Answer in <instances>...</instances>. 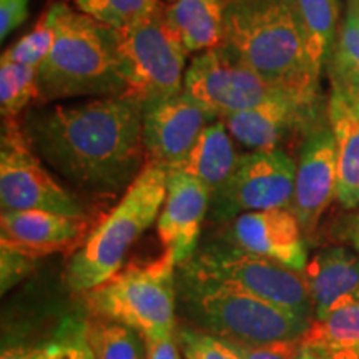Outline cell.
Segmentation results:
<instances>
[{
    "label": "cell",
    "mask_w": 359,
    "mask_h": 359,
    "mask_svg": "<svg viewBox=\"0 0 359 359\" xmlns=\"http://www.w3.org/2000/svg\"><path fill=\"white\" fill-rule=\"evenodd\" d=\"M20 122L43 163L88 195H123L148 161L143 102L133 95L37 105Z\"/></svg>",
    "instance_id": "6da1fadb"
},
{
    "label": "cell",
    "mask_w": 359,
    "mask_h": 359,
    "mask_svg": "<svg viewBox=\"0 0 359 359\" xmlns=\"http://www.w3.org/2000/svg\"><path fill=\"white\" fill-rule=\"evenodd\" d=\"M223 45L278 87L323 97L296 0H224Z\"/></svg>",
    "instance_id": "7a4b0ae2"
},
{
    "label": "cell",
    "mask_w": 359,
    "mask_h": 359,
    "mask_svg": "<svg viewBox=\"0 0 359 359\" xmlns=\"http://www.w3.org/2000/svg\"><path fill=\"white\" fill-rule=\"evenodd\" d=\"M55 42L39 67V100L48 105L77 97L107 98L128 95L118 58L116 30L102 24L64 0L48 6Z\"/></svg>",
    "instance_id": "3957f363"
},
{
    "label": "cell",
    "mask_w": 359,
    "mask_h": 359,
    "mask_svg": "<svg viewBox=\"0 0 359 359\" xmlns=\"http://www.w3.org/2000/svg\"><path fill=\"white\" fill-rule=\"evenodd\" d=\"M167 170L147 161L110 213L95 224L67 266L65 281L74 293L97 288L123 268L132 246L158 219L167 198Z\"/></svg>",
    "instance_id": "277c9868"
},
{
    "label": "cell",
    "mask_w": 359,
    "mask_h": 359,
    "mask_svg": "<svg viewBox=\"0 0 359 359\" xmlns=\"http://www.w3.org/2000/svg\"><path fill=\"white\" fill-rule=\"evenodd\" d=\"M182 302L198 330L233 343L266 344L299 339L309 320L223 283L183 271Z\"/></svg>",
    "instance_id": "5b68a950"
},
{
    "label": "cell",
    "mask_w": 359,
    "mask_h": 359,
    "mask_svg": "<svg viewBox=\"0 0 359 359\" xmlns=\"http://www.w3.org/2000/svg\"><path fill=\"white\" fill-rule=\"evenodd\" d=\"M175 268L177 263L168 251L150 262L123 266L109 281L83 293L88 311L133 327L142 336L175 334Z\"/></svg>",
    "instance_id": "8992f818"
},
{
    "label": "cell",
    "mask_w": 359,
    "mask_h": 359,
    "mask_svg": "<svg viewBox=\"0 0 359 359\" xmlns=\"http://www.w3.org/2000/svg\"><path fill=\"white\" fill-rule=\"evenodd\" d=\"M182 268L193 276L223 283L313 320V304L303 273L238 248L230 241L205 246Z\"/></svg>",
    "instance_id": "52a82bcc"
},
{
    "label": "cell",
    "mask_w": 359,
    "mask_h": 359,
    "mask_svg": "<svg viewBox=\"0 0 359 359\" xmlns=\"http://www.w3.org/2000/svg\"><path fill=\"white\" fill-rule=\"evenodd\" d=\"M116 39L128 95L145 102L182 92L188 50L167 24L165 6L155 15L116 30Z\"/></svg>",
    "instance_id": "ba28073f"
},
{
    "label": "cell",
    "mask_w": 359,
    "mask_h": 359,
    "mask_svg": "<svg viewBox=\"0 0 359 359\" xmlns=\"http://www.w3.org/2000/svg\"><path fill=\"white\" fill-rule=\"evenodd\" d=\"M0 206L2 212L45 210L88 215L77 196L62 187L27 140L22 122L2 118L0 138Z\"/></svg>",
    "instance_id": "9c48e42d"
},
{
    "label": "cell",
    "mask_w": 359,
    "mask_h": 359,
    "mask_svg": "<svg viewBox=\"0 0 359 359\" xmlns=\"http://www.w3.org/2000/svg\"><path fill=\"white\" fill-rule=\"evenodd\" d=\"M183 90L219 118L291 93L264 79L228 45L196 53L185 72Z\"/></svg>",
    "instance_id": "30bf717a"
},
{
    "label": "cell",
    "mask_w": 359,
    "mask_h": 359,
    "mask_svg": "<svg viewBox=\"0 0 359 359\" xmlns=\"http://www.w3.org/2000/svg\"><path fill=\"white\" fill-rule=\"evenodd\" d=\"M296 163L281 148L240 155L233 175L212 198V215L222 222L250 212L291 208Z\"/></svg>",
    "instance_id": "8fae6325"
},
{
    "label": "cell",
    "mask_w": 359,
    "mask_h": 359,
    "mask_svg": "<svg viewBox=\"0 0 359 359\" xmlns=\"http://www.w3.org/2000/svg\"><path fill=\"white\" fill-rule=\"evenodd\" d=\"M219 115L188 95L185 90L170 97L143 102V142L148 161L177 170L187 160L201 132Z\"/></svg>",
    "instance_id": "7c38bea8"
},
{
    "label": "cell",
    "mask_w": 359,
    "mask_h": 359,
    "mask_svg": "<svg viewBox=\"0 0 359 359\" xmlns=\"http://www.w3.org/2000/svg\"><path fill=\"white\" fill-rule=\"evenodd\" d=\"M228 132L250 150H275L290 135H306L327 118L323 98H303L285 93L255 107L222 116Z\"/></svg>",
    "instance_id": "4fadbf2b"
},
{
    "label": "cell",
    "mask_w": 359,
    "mask_h": 359,
    "mask_svg": "<svg viewBox=\"0 0 359 359\" xmlns=\"http://www.w3.org/2000/svg\"><path fill=\"white\" fill-rule=\"evenodd\" d=\"M97 223L88 215H65L45 210L2 212L0 246L20 257L37 259L60 251H77Z\"/></svg>",
    "instance_id": "5bb4252c"
},
{
    "label": "cell",
    "mask_w": 359,
    "mask_h": 359,
    "mask_svg": "<svg viewBox=\"0 0 359 359\" xmlns=\"http://www.w3.org/2000/svg\"><path fill=\"white\" fill-rule=\"evenodd\" d=\"M336 140L330 118H326L304 135L299 163L296 165L291 212L306 235L316 231L323 213L336 198Z\"/></svg>",
    "instance_id": "9a60e30c"
},
{
    "label": "cell",
    "mask_w": 359,
    "mask_h": 359,
    "mask_svg": "<svg viewBox=\"0 0 359 359\" xmlns=\"http://www.w3.org/2000/svg\"><path fill=\"white\" fill-rule=\"evenodd\" d=\"M210 203L212 196L203 183L180 170H168L167 198L156 219V233L177 266L187 264L198 251Z\"/></svg>",
    "instance_id": "2e32d148"
},
{
    "label": "cell",
    "mask_w": 359,
    "mask_h": 359,
    "mask_svg": "<svg viewBox=\"0 0 359 359\" xmlns=\"http://www.w3.org/2000/svg\"><path fill=\"white\" fill-rule=\"evenodd\" d=\"M226 241L299 273L308 264L303 228L291 208L250 212L233 218Z\"/></svg>",
    "instance_id": "e0dca14e"
},
{
    "label": "cell",
    "mask_w": 359,
    "mask_h": 359,
    "mask_svg": "<svg viewBox=\"0 0 359 359\" xmlns=\"http://www.w3.org/2000/svg\"><path fill=\"white\" fill-rule=\"evenodd\" d=\"M327 118L336 140V200L344 208L359 206V90L331 82Z\"/></svg>",
    "instance_id": "ac0fdd59"
},
{
    "label": "cell",
    "mask_w": 359,
    "mask_h": 359,
    "mask_svg": "<svg viewBox=\"0 0 359 359\" xmlns=\"http://www.w3.org/2000/svg\"><path fill=\"white\" fill-rule=\"evenodd\" d=\"M313 304V320L359 302V255L348 248H326L303 271Z\"/></svg>",
    "instance_id": "d6986e66"
},
{
    "label": "cell",
    "mask_w": 359,
    "mask_h": 359,
    "mask_svg": "<svg viewBox=\"0 0 359 359\" xmlns=\"http://www.w3.org/2000/svg\"><path fill=\"white\" fill-rule=\"evenodd\" d=\"M238 158L231 133L223 118H218L201 132L187 160L177 170L203 183L213 198L228 183Z\"/></svg>",
    "instance_id": "ffe728a7"
},
{
    "label": "cell",
    "mask_w": 359,
    "mask_h": 359,
    "mask_svg": "<svg viewBox=\"0 0 359 359\" xmlns=\"http://www.w3.org/2000/svg\"><path fill=\"white\" fill-rule=\"evenodd\" d=\"M165 19L188 53L224 43V0H170Z\"/></svg>",
    "instance_id": "44dd1931"
},
{
    "label": "cell",
    "mask_w": 359,
    "mask_h": 359,
    "mask_svg": "<svg viewBox=\"0 0 359 359\" xmlns=\"http://www.w3.org/2000/svg\"><path fill=\"white\" fill-rule=\"evenodd\" d=\"M299 344L321 359H359V302L314 318Z\"/></svg>",
    "instance_id": "7402d4cb"
},
{
    "label": "cell",
    "mask_w": 359,
    "mask_h": 359,
    "mask_svg": "<svg viewBox=\"0 0 359 359\" xmlns=\"http://www.w3.org/2000/svg\"><path fill=\"white\" fill-rule=\"evenodd\" d=\"M308 39L313 69L321 79L327 70L339 35V0H296Z\"/></svg>",
    "instance_id": "603a6c76"
},
{
    "label": "cell",
    "mask_w": 359,
    "mask_h": 359,
    "mask_svg": "<svg viewBox=\"0 0 359 359\" xmlns=\"http://www.w3.org/2000/svg\"><path fill=\"white\" fill-rule=\"evenodd\" d=\"M87 338L95 359H147L143 336L122 323L92 316L87 320Z\"/></svg>",
    "instance_id": "cb8c5ba5"
},
{
    "label": "cell",
    "mask_w": 359,
    "mask_h": 359,
    "mask_svg": "<svg viewBox=\"0 0 359 359\" xmlns=\"http://www.w3.org/2000/svg\"><path fill=\"white\" fill-rule=\"evenodd\" d=\"M326 72L331 82L359 87V0H348L346 15Z\"/></svg>",
    "instance_id": "d4e9b609"
},
{
    "label": "cell",
    "mask_w": 359,
    "mask_h": 359,
    "mask_svg": "<svg viewBox=\"0 0 359 359\" xmlns=\"http://www.w3.org/2000/svg\"><path fill=\"white\" fill-rule=\"evenodd\" d=\"M39 100L37 67L0 60V111L2 118H17L30 102Z\"/></svg>",
    "instance_id": "484cf974"
},
{
    "label": "cell",
    "mask_w": 359,
    "mask_h": 359,
    "mask_svg": "<svg viewBox=\"0 0 359 359\" xmlns=\"http://www.w3.org/2000/svg\"><path fill=\"white\" fill-rule=\"evenodd\" d=\"M80 12L120 30L155 15L165 4L160 0H74Z\"/></svg>",
    "instance_id": "4316f807"
},
{
    "label": "cell",
    "mask_w": 359,
    "mask_h": 359,
    "mask_svg": "<svg viewBox=\"0 0 359 359\" xmlns=\"http://www.w3.org/2000/svg\"><path fill=\"white\" fill-rule=\"evenodd\" d=\"M53 42H55V29H53L52 15L47 8L29 34H25L20 40L12 43L7 50H4L0 60L37 67L39 69L50 53Z\"/></svg>",
    "instance_id": "83f0119b"
},
{
    "label": "cell",
    "mask_w": 359,
    "mask_h": 359,
    "mask_svg": "<svg viewBox=\"0 0 359 359\" xmlns=\"http://www.w3.org/2000/svg\"><path fill=\"white\" fill-rule=\"evenodd\" d=\"M177 343L185 359H243L233 341L198 327H177Z\"/></svg>",
    "instance_id": "f1b7e54d"
},
{
    "label": "cell",
    "mask_w": 359,
    "mask_h": 359,
    "mask_svg": "<svg viewBox=\"0 0 359 359\" xmlns=\"http://www.w3.org/2000/svg\"><path fill=\"white\" fill-rule=\"evenodd\" d=\"M47 359H95L87 338V320L65 318L45 343Z\"/></svg>",
    "instance_id": "f546056e"
},
{
    "label": "cell",
    "mask_w": 359,
    "mask_h": 359,
    "mask_svg": "<svg viewBox=\"0 0 359 359\" xmlns=\"http://www.w3.org/2000/svg\"><path fill=\"white\" fill-rule=\"evenodd\" d=\"M243 359H298L302 353L299 339L278 341L266 344H241L235 343Z\"/></svg>",
    "instance_id": "4dcf8cb0"
},
{
    "label": "cell",
    "mask_w": 359,
    "mask_h": 359,
    "mask_svg": "<svg viewBox=\"0 0 359 359\" xmlns=\"http://www.w3.org/2000/svg\"><path fill=\"white\" fill-rule=\"evenodd\" d=\"M29 17V0H0V40H6Z\"/></svg>",
    "instance_id": "1f68e13d"
},
{
    "label": "cell",
    "mask_w": 359,
    "mask_h": 359,
    "mask_svg": "<svg viewBox=\"0 0 359 359\" xmlns=\"http://www.w3.org/2000/svg\"><path fill=\"white\" fill-rule=\"evenodd\" d=\"M147 344V359H178L177 333L165 338H150L143 336Z\"/></svg>",
    "instance_id": "d6a6232c"
},
{
    "label": "cell",
    "mask_w": 359,
    "mask_h": 359,
    "mask_svg": "<svg viewBox=\"0 0 359 359\" xmlns=\"http://www.w3.org/2000/svg\"><path fill=\"white\" fill-rule=\"evenodd\" d=\"M0 359H47L45 344L42 346H13L4 349Z\"/></svg>",
    "instance_id": "836d02e7"
},
{
    "label": "cell",
    "mask_w": 359,
    "mask_h": 359,
    "mask_svg": "<svg viewBox=\"0 0 359 359\" xmlns=\"http://www.w3.org/2000/svg\"><path fill=\"white\" fill-rule=\"evenodd\" d=\"M351 240L356 250L359 251V213L354 217L353 224H351Z\"/></svg>",
    "instance_id": "e575fe53"
},
{
    "label": "cell",
    "mask_w": 359,
    "mask_h": 359,
    "mask_svg": "<svg viewBox=\"0 0 359 359\" xmlns=\"http://www.w3.org/2000/svg\"><path fill=\"white\" fill-rule=\"evenodd\" d=\"M298 359H321L318 354H314L313 351H309V349H304L302 348V353H299Z\"/></svg>",
    "instance_id": "d590c367"
},
{
    "label": "cell",
    "mask_w": 359,
    "mask_h": 359,
    "mask_svg": "<svg viewBox=\"0 0 359 359\" xmlns=\"http://www.w3.org/2000/svg\"><path fill=\"white\" fill-rule=\"evenodd\" d=\"M358 90H359V87H358Z\"/></svg>",
    "instance_id": "8d00e7d4"
}]
</instances>
